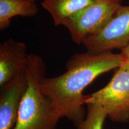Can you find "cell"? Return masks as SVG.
<instances>
[{
	"label": "cell",
	"mask_w": 129,
	"mask_h": 129,
	"mask_svg": "<svg viewBox=\"0 0 129 129\" xmlns=\"http://www.w3.org/2000/svg\"><path fill=\"white\" fill-rule=\"evenodd\" d=\"M85 118L75 124L77 129H103L108 113L102 106L88 104Z\"/></svg>",
	"instance_id": "30bf717a"
},
{
	"label": "cell",
	"mask_w": 129,
	"mask_h": 129,
	"mask_svg": "<svg viewBox=\"0 0 129 129\" xmlns=\"http://www.w3.org/2000/svg\"><path fill=\"white\" fill-rule=\"evenodd\" d=\"M46 68L41 56L34 53L28 54L25 67L28 87L13 129H57L61 117L40 87Z\"/></svg>",
	"instance_id": "7a4b0ae2"
},
{
	"label": "cell",
	"mask_w": 129,
	"mask_h": 129,
	"mask_svg": "<svg viewBox=\"0 0 129 129\" xmlns=\"http://www.w3.org/2000/svg\"><path fill=\"white\" fill-rule=\"evenodd\" d=\"M99 105L108 113L111 121L127 122L129 121V69L120 67L112 78L101 89L85 95L84 104Z\"/></svg>",
	"instance_id": "3957f363"
},
{
	"label": "cell",
	"mask_w": 129,
	"mask_h": 129,
	"mask_svg": "<svg viewBox=\"0 0 129 129\" xmlns=\"http://www.w3.org/2000/svg\"><path fill=\"white\" fill-rule=\"evenodd\" d=\"M121 64L120 53H75L66 63L65 72L43 78L41 90L51 100L59 115L75 125L86 116L84 107L85 88L102 74L117 69Z\"/></svg>",
	"instance_id": "6da1fadb"
},
{
	"label": "cell",
	"mask_w": 129,
	"mask_h": 129,
	"mask_svg": "<svg viewBox=\"0 0 129 129\" xmlns=\"http://www.w3.org/2000/svg\"><path fill=\"white\" fill-rule=\"evenodd\" d=\"M99 0H43L42 6L52 16L56 26Z\"/></svg>",
	"instance_id": "ba28073f"
},
{
	"label": "cell",
	"mask_w": 129,
	"mask_h": 129,
	"mask_svg": "<svg viewBox=\"0 0 129 129\" xmlns=\"http://www.w3.org/2000/svg\"><path fill=\"white\" fill-rule=\"evenodd\" d=\"M121 3L122 0H99L68 17L62 25L68 30L72 41L81 44L105 26Z\"/></svg>",
	"instance_id": "277c9868"
},
{
	"label": "cell",
	"mask_w": 129,
	"mask_h": 129,
	"mask_svg": "<svg viewBox=\"0 0 129 129\" xmlns=\"http://www.w3.org/2000/svg\"><path fill=\"white\" fill-rule=\"evenodd\" d=\"M27 87L28 80L25 69H23L1 88L0 129L14 128Z\"/></svg>",
	"instance_id": "8992f818"
},
{
	"label": "cell",
	"mask_w": 129,
	"mask_h": 129,
	"mask_svg": "<svg viewBox=\"0 0 129 129\" xmlns=\"http://www.w3.org/2000/svg\"><path fill=\"white\" fill-rule=\"evenodd\" d=\"M28 54L22 42L9 38L0 44V87L25 69Z\"/></svg>",
	"instance_id": "52a82bcc"
},
{
	"label": "cell",
	"mask_w": 129,
	"mask_h": 129,
	"mask_svg": "<svg viewBox=\"0 0 129 129\" xmlns=\"http://www.w3.org/2000/svg\"><path fill=\"white\" fill-rule=\"evenodd\" d=\"M129 43V6H120L99 32L85 38L87 51L101 53L121 50Z\"/></svg>",
	"instance_id": "5b68a950"
},
{
	"label": "cell",
	"mask_w": 129,
	"mask_h": 129,
	"mask_svg": "<svg viewBox=\"0 0 129 129\" xmlns=\"http://www.w3.org/2000/svg\"><path fill=\"white\" fill-rule=\"evenodd\" d=\"M120 54L121 59V64L120 67L129 69V43L120 50Z\"/></svg>",
	"instance_id": "8fae6325"
},
{
	"label": "cell",
	"mask_w": 129,
	"mask_h": 129,
	"mask_svg": "<svg viewBox=\"0 0 129 129\" xmlns=\"http://www.w3.org/2000/svg\"><path fill=\"white\" fill-rule=\"evenodd\" d=\"M36 0H0V29L9 28L11 19L17 16L33 17L37 15Z\"/></svg>",
	"instance_id": "9c48e42d"
}]
</instances>
